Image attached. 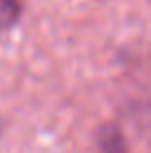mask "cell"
<instances>
[{
	"instance_id": "2",
	"label": "cell",
	"mask_w": 151,
	"mask_h": 153,
	"mask_svg": "<svg viewBox=\"0 0 151 153\" xmlns=\"http://www.w3.org/2000/svg\"><path fill=\"white\" fill-rule=\"evenodd\" d=\"M22 18V2L20 0H0V33L11 31Z\"/></svg>"
},
{
	"instance_id": "1",
	"label": "cell",
	"mask_w": 151,
	"mask_h": 153,
	"mask_svg": "<svg viewBox=\"0 0 151 153\" xmlns=\"http://www.w3.org/2000/svg\"><path fill=\"white\" fill-rule=\"evenodd\" d=\"M96 146L98 153H129L127 140L122 135V129L116 122H107L96 133Z\"/></svg>"
}]
</instances>
